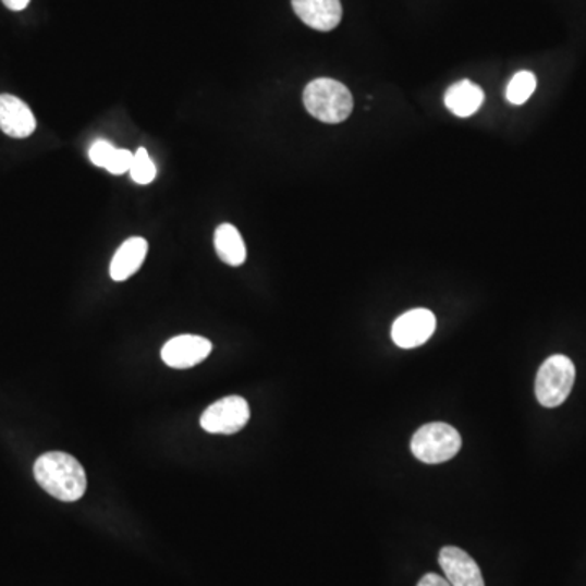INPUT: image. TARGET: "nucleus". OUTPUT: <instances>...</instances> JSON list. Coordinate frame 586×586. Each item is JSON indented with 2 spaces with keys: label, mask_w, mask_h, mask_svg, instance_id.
I'll list each match as a JSON object with an SVG mask.
<instances>
[{
  "label": "nucleus",
  "mask_w": 586,
  "mask_h": 586,
  "mask_svg": "<svg viewBox=\"0 0 586 586\" xmlns=\"http://www.w3.org/2000/svg\"><path fill=\"white\" fill-rule=\"evenodd\" d=\"M36 483L61 502H77L87 490L84 466L71 454L49 451L41 454L33 466Z\"/></svg>",
  "instance_id": "nucleus-1"
},
{
  "label": "nucleus",
  "mask_w": 586,
  "mask_h": 586,
  "mask_svg": "<svg viewBox=\"0 0 586 586\" xmlns=\"http://www.w3.org/2000/svg\"><path fill=\"white\" fill-rule=\"evenodd\" d=\"M306 111L326 124H339L351 117L354 98L341 82L332 78H316L303 91Z\"/></svg>",
  "instance_id": "nucleus-2"
},
{
  "label": "nucleus",
  "mask_w": 586,
  "mask_h": 586,
  "mask_svg": "<svg viewBox=\"0 0 586 586\" xmlns=\"http://www.w3.org/2000/svg\"><path fill=\"white\" fill-rule=\"evenodd\" d=\"M575 383V365L565 355H552L539 368L536 398L545 407H558L571 396Z\"/></svg>",
  "instance_id": "nucleus-3"
},
{
  "label": "nucleus",
  "mask_w": 586,
  "mask_h": 586,
  "mask_svg": "<svg viewBox=\"0 0 586 586\" xmlns=\"http://www.w3.org/2000/svg\"><path fill=\"white\" fill-rule=\"evenodd\" d=\"M411 450L423 463H444L460 453L461 436L448 424H427L414 434Z\"/></svg>",
  "instance_id": "nucleus-4"
},
{
  "label": "nucleus",
  "mask_w": 586,
  "mask_h": 586,
  "mask_svg": "<svg viewBox=\"0 0 586 586\" xmlns=\"http://www.w3.org/2000/svg\"><path fill=\"white\" fill-rule=\"evenodd\" d=\"M249 423V406L242 396H227L207 407L200 416V427L209 434L233 436Z\"/></svg>",
  "instance_id": "nucleus-5"
},
{
  "label": "nucleus",
  "mask_w": 586,
  "mask_h": 586,
  "mask_svg": "<svg viewBox=\"0 0 586 586\" xmlns=\"http://www.w3.org/2000/svg\"><path fill=\"white\" fill-rule=\"evenodd\" d=\"M436 328V315L430 309H411L394 321L393 328H391V338L398 347H419L432 338Z\"/></svg>",
  "instance_id": "nucleus-6"
},
{
  "label": "nucleus",
  "mask_w": 586,
  "mask_h": 586,
  "mask_svg": "<svg viewBox=\"0 0 586 586\" xmlns=\"http://www.w3.org/2000/svg\"><path fill=\"white\" fill-rule=\"evenodd\" d=\"M212 352V342L200 335L183 334L170 339L161 349V361L171 368L194 367L206 361Z\"/></svg>",
  "instance_id": "nucleus-7"
},
{
  "label": "nucleus",
  "mask_w": 586,
  "mask_h": 586,
  "mask_svg": "<svg viewBox=\"0 0 586 586\" xmlns=\"http://www.w3.org/2000/svg\"><path fill=\"white\" fill-rule=\"evenodd\" d=\"M439 562L451 586H486L479 565L463 549L447 546L440 551Z\"/></svg>",
  "instance_id": "nucleus-8"
},
{
  "label": "nucleus",
  "mask_w": 586,
  "mask_h": 586,
  "mask_svg": "<svg viewBox=\"0 0 586 586\" xmlns=\"http://www.w3.org/2000/svg\"><path fill=\"white\" fill-rule=\"evenodd\" d=\"M36 130V118L28 105L13 95H0V131L13 139H25Z\"/></svg>",
  "instance_id": "nucleus-9"
},
{
  "label": "nucleus",
  "mask_w": 586,
  "mask_h": 586,
  "mask_svg": "<svg viewBox=\"0 0 586 586\" xmlns=\"http://www.w3.org/2000/svg\"><path fill=\"white\" fill-rule=\"evenodd\" d=\"M293 12L309 28L331 32L341 23V0H292Z\"/></svg>",
  "instance_id": "nucleus-10"
},
{
  "label": "nucleus",
  "mask_w": 586,
  "mask_h": 586,
  "mask_svg": "<svg viewBox=\"0 0 586 586\" xmlns=\"http://www.w3.org/2000/svg\"><path fill=\"white\" fill-rule=\"evenodd\" d=\"M148 243L146 239L134 236V239L126 240L118 249L113 261H111V279L117 282H124L133 278L146 261Z\"/></svg>",
  "instance_id": "nucleus-11"
},
{
  "label": "nucleus",
  "mask_w": 586,
  "mask_h": 586,
  "mask_svg": "<svg viewBox=\"0 0 586 586\" xmlns=\"http://www.w3.org/2000/svg\"><path fill=\"white\" fill-rule=\"evenodd\" d=\"M483 88L471 81H461L451 85L444 94V107L457 118H469L483 107Z\"/></svg>",
  "instance_id": "nucleus-12"
},
{
  "label": "nucleus",
  "mask_w": 586,
  "mask_h": 586,
  "mask_svg": "<svg viewBox=\"0 0 586 586\" xmlns=\"http://www.w3.org/2000/svg\"><path fill=\"white\" fill-rule=\"evenodd\" d=\"M213 245H216L217 256L225 265L239 268L246 261L245 242H243L239 229L232 223H222V225L217 227Z\"/></svg>",
  "instance_id": "nucleus-13"
},
{
  "label": "nucleus",
  "mask_w": 586,
  "mask_h": 586,
  "mask_svg": "<svg viewBox=\"0 0 586 586\" xmlns=\"http://www.w3.org/2000/svg\"><path fill=\"white\" fill-rule=\"evenodd\" d=\"M536 85H538V81H536V75L533 72H518V74L513 75L509 87H506V100L512 105L526 103L532 98V95L535 94Z\"/></svg>",
  "instance_id": "nucleus-14"
},
{
  "label": "nucleus",
  "mask_w": 586,
  "mask_h": 586,
  "mask_svg": "<svg viewBox=\"0 0 586 586\" xmlns=\"http://www.w3.org/2000/svg\"><path fill=\"white\" fill-rule=\"evenodd\" d=\"M130 174L137 184H150L155 180V176H157V168H155L154 161L148 157L146 148L141 147L134 154Z\"/></svg>",
  "instance_id": "nucleus-15"
},
{
  "label": "nucleus",
  "mask_w": 586,
  "mask_h": 586,
  "mask_svg": "<svg viewBox=\"0 0 586 586\" xmlns=\"http://www.w3.org/2000/svg\"><path fill=\"white\" fill-rule=\"evenodd\" d=\"M134 154L133 151L126 150V148H117L113 157L108 161L107 168L105 170L110 171L111 174H124L131 170V164H133Z\"/></svg>",
  "instance_id": "nucleus-16"
},
{
  "label": "nucleus",
  "mask_w": 586,
  "mask_h": 586,
  "mask_svg": "<svg viewBox=\"0 0 586 586\" xmlns=\"http://www.w3.org/2000/svg\"><path fill=\"white\" fill-rule=\"evenodd\" d=\"M117 147L111 146L108 141H97L88 150V158L95 167L107 168L108 161L113 157Z\"/></svg>",
  "instance_id": "nucleus-17"
},
{
  "label": "nucleus",
  "mask_w": 586,
  "mask_h": 586,
  "mask_svg": "<svg viewBox=\"0 0 586 586\" xmlns=\"http://www.w3.org/2000/svg\"><path fill=\"white\" fill-rule=\"evenodd\" d=\"M417 586H451L447 578L440 577L437 574L424 575L423 581Z\"/></svg>",
  "instance_id": "nucleus-18"
},
{
  "label": "nucleus",
  "mask_w": 586,
  "mask_h": 586,
  "mask_svg": "<svg viewBox=\"0 0 586 586\" xmlns=\"http://www.w3.org/2000/svg\"><path fill=\"white\" fill-rule=\"evenodd\" d=\"M2 2L7 9L13 10V12H20V10L28 7L29 0H2Z\"/></svg>",
  "instance_id": "nucleus-19"
}]
</instances>
